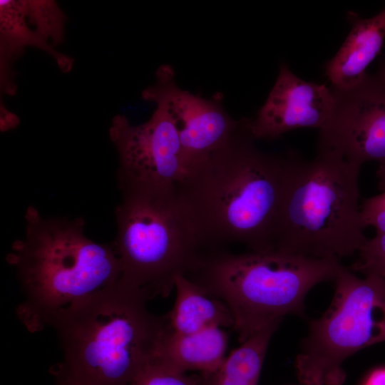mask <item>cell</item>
<instances>
[{"instance_id": "21", "label": "cell", "mask_w": 385, "mask_h": 385, "mask_svg": "<svg viewBox=\"0 0 385 385\" xmlns=\"http://www.w3.org/2000/svg\"><path fill=\"white\" fill-rule=\"evenodd\" d=\"M361 385H385V366L372 370L365 378Z\"/></svg>"}, {"instance_id": "9", "label": "cell", "mask_w": 385, "mask_h": 385, "mask_svg": "<svg viewBox=\"0 0 385 385\" xmlns=\"http://www.w3.org/2000/svg\"><path fill=\"white\" fill-rule=\"evenodd\" d=\"M332 89L334 105L319 130L318 149L329 150L361 167L385 160V77L366 74L355 86Z\"/></svg>"}, {"instance_id": "18", "label": "cell", "mask_w": 385, "mask_h": 385, "mask_svg": "<svg viewBox=\"0 0 385 385\" xmlns=\"http://www.w3.org/2000/svg\"><path fill=\"white\" fill-rule=\"evenodd\" d=\"M128 385H207L204 374L180 373L152 360Z\"/></svg>"}, {"instance_id": "22", "label": "cell", "mask_w": 385, "mask_h": 385, "mask_svg": "<svg viewBox=\"0 0 385 385\" xmlns=\"http://www.w3.org/2000/svg\"><path fill=\"white\" fill-rule=\"evenodd\" d=\"M378 178V187L379 190L385 192V160L379 163V167L376 172Z\"/></svg>"}, {"instance_id": "17", "label": "cell", "mask_w": 385, "mask_h": 385, "mask_svg": "<svg viewBox=\"0 0 385 385\" xmlns=\"http://www.w3.org/2000/svg\"><path fill=\"white\" fill-rule=\"evenodd\" d=\"M26 9L29 23L45 42L54 48L62 41L66 17L55 1H26Z\"/></svg>"}, {"instance_id": "23", "label": "cell", "mask_w": 385, "mask_h": 385, "mask_svg": "<svg viewBox=\"0 0 385 385\" xmlns=\"http://www.w3.org/2000/svg\"><path fill=\"white\" fill-rule=\"evenodd\" d=\"M56 379V385H73L71 383L63 379V377L55 374Z\"/></svg>"}, {"instance_id": "3", "label": "cell", "mask_w": 385, "mask_h": 385, "mask_svg": "<svg viewBox=\"0 0 385 385\" xmlns=\"http://www.w3.org/2000/svg\"><path fill=\"white\" fill-rule=\"evenodd\" d=\"M147 302L118 282L58 313L50 326L63 354L55 374L73 385H128L152 361L166 327Z\"/></svg>"}, {"instance_id": "4", "label": "cell", "mask_w": 385, "mask_h": 385, "mask_svg": "<svg viewBox=\"0 0 385 385\" xmlns=\"http://www.w3.org/2000/svg\"><path fill=\"white\" fill-rule=\"evenodd\" d=\"M361 167L318 149L306 160L292 151L277 219L275 250L340 261L366 243L361 217Z\"/></svg>"}, {"instance_id": "8", "label": "cell", "mask_w": 385, "mask_h": 385, "mask_svg": "<svg viewBox=\"0 0 385 385\" xmlns=\"http://www.w3.org/2000/svg\"><path fill=\"white\" fill-rule=\"evenodd\" d=\"M156 108L139 125L116 115L109 136L116 149L118 183L173 190L188 173L175 120L165 102L157 96L143 97Z\"/></svg>"}, {"instance_id": "6", "label": "cell", "mask_w": 385, "mask_h": 385, "mask_svg": "<svg viewBox=\"0 0 385 385\" xmlns=\"http://www.w3.org/2000/svg\"><path fill=\"white\" fill-rule=\"evenodd\" d=\"M340 261L277 250L233 254L212 252L190 279L230 309L242 343L289 314L304 316L307 293L333 281Z\"/></svg>"}, {"instance_id": "12", "label": "cell", "mask_w": 385, "mask_h": 385, "mask_svg": "<svg viewBox=\"0 0 385 385\" xmlns=\"http://www.w3.org/2000/svg\"><path fill=\"white\" fill-rule=\"evenodd\" d=\"M351 27L342 46L325 66L331 88L343 91L353 87L366 74V68L382 48L385 38V7L369 19L347 13Z\"/></svg>"}, {"instance_id": "5", "label": "cell", "mask_w": 385, "mask_h": 385, "mask_svg": "<svg viewBox=\"0 0 385 385\" xmlns=\"http://www.w3.org/2000/svg\"><path fill=\"white\" fill-rule=\"evenodd\" d=\"M118 186L122 197L112 245L120 265L118 282L147 301L166 297L175 277L193 274L209 252L176 188Z\"/></svg>"}, {"instance_id": "20", "label": "cell", "mask_w": 385, "mask_h": 385, "mask_svg": "<svg viewBox=\"0 0 385 385\" xmlns=\"http://www.w3.org/2000/svg\"><path fill=\"white\" fill-rule=\"evenodd\" d=\"M360 210L364 227H373L376 235L385 233V192L365 198Z\"/></svg>"}, {"instance_id": "13", "label": "cell", "mask_w": 385, "mask_h": 385, "mask_svg": "<svg viewBox=\"0 0 385 385\" xmlns=\"http://www.w3.org/2000/svg\"><path fill=\"white\" fill-rule=\"evenodd\" d=\"M227 344L224 328L180 334L170 330L166 323L153 360L180 373L210 374L225 359Z\"/></svg>"}, {"instance_id": "11", "label": "cell", "mask_w": 385, "mask_h": 385, "mask_svg": "<svg viewBox=\"0 0 385 385\" xmlns=\"http://www.w3.org/2000/svg\"><path fill=\"white\" fill-rule=\"evenodd\" d=\"M334 105L332 89L325 84L305 81L281 64L278 77L250 127L255 140H273L302 128L321 130Z\"/></svg>"}, {"instance_id": "24", "label": "cell", "mask_w": 385, "mask_h": 385, "mask_svg": "<svg viewBox=\"0 0 385 385\" xmlns=\"http://www.w3.org/2000/svg\"><path fill=\"white\" fill-rule=\"evenodd\" d=\"M378 72L385 77V61L381 63Z\"/></svg>"}, {"instance_id": "7", "label": "cell", "mask_w": 385, "mask_h": 385, "mask_svg": "<svg viewBox=\"0 0 385 385\" xmlns=\"http://www.w3.org/2000/svg\"><path fill=\"white\" fill-rule=\"evenodd\" d=\"M333 299L327 311L309 323L296 356L304 385H342L344 361L356 351L385 341V282L369 274L359 277L339 265Z\"/></svg>"}, {"instance_id": "16", "label": "cell", "mask_w": 385, "mask_h": 385, "mask_svg": "<svg viewBox=\"0 0 385 385\" xmlns=\"http://www.w3.org/2000/svg\"><path fill=\"white\" fill-rule=\"evenodd\" d=\"M279 325L256 332L227 355L215 371L204 374L207 385H258L270 339Z\"/></svg>"}, {"instance_id": "1", "label": "cell", "mask_w": 385, "mask_h": 385, "mask_svg": "<svg viewBox=\"0 0 385 385\" xmlns=\"http://www.w3.org/2000/svg\"><path fill=\"white\" fill-rule=\"evenodd\" d=\"M250 119L222 151L176 186L208 252L237 243L275 250L277 219L292 151L270 154L255 144Z\"/></svg>"}, {"instance_id": "19", "label": "cell", "mask_w": 385, "mask_h": 385, "mask_svg": "<svg viewBox=\"0 0 385 385\" xmlns=\"http://www.w3.org/2000/svg\"><path fill=\"white\" fill-rule=\"evenodd\" d=\"M358 260L350 269L362 274L383 276L385 274V233L367 240L357 252Z\"/></svg>"}, {"instance_id": "25", "label": "cell", "mask_w": 385, "mask_h": 385, "mask_svg": "<svg viewBox=\"0 0 385 385\" xmlns=\"http://www.w3.org/2000/svg\"><path fill=\"white\" fill-rule=\"evenodd\" d=\"M379 277H380V276H379ZM381 277L384 279V282H385V274H384L383 276H381Z\"/></svg>"}, {"instance_id": "10", "label": "cell", "mask_w": 385, "mask_h": 385, "mask_svg": "<svg viewBox=\"0 0 385 385\" xmlns=\"http://www.w3.org/2000/svg\"><path fill=\"white\" fill-rule=\"evenodd\" d=\"M143 97L163 99L175 120L188 173L224 150L245 126L248 118L234 120L220 98L211 99L180 88L170 66H160L156 81Z\"/></svg>"}, {"instance_id": "14", "label": "cell", "mask_w": 385, "mask_h": 385, "mask_svg": "<svg viewBox=\"0 0 385 385\" xmlns=\"http://www.w3.org/2000/svg\"><path fill=\"white\" fill-rule=\"evenodd\" d=\"M175 299L165 315L168 327L180 334H190L210 327H234L232 314L227 304L186 275L174 282Z\"/></svg>"}, {"instance_id": "15", "label": "cell", "mask_w": 385, "mask_h": 385, "mask_svg": "<svg viewBox=\"0 0 385 385\" xmlns=\"http://www.w3.org/2000/svg\"><path fill=\"white\" fill-rule=\"evenodd\" d=\"M1 22V82L3 91L14 93L15 86L11 74V64L25 47L34 46L51 55L61 68H70L71 60L58 53L45 42L29 26L26 1H0Z\"/></svg>"}, {"instance_id": "2", "label": "cell", "mask_w": 385, "mask_h": 385, "mask_svg": "<svg viewBox=\"0 0 385 385\" xmlns=\"http://www.w3.org/2000/svg\"><path fill=\"white\" fill-rule=\"evenodd\" d=\"M25 235L6 256L23 293L16 315L30 332L50 327L61 312L115 284L119 260L111 244L93 241L79 217H45L31 205Z\"/></svg>"}]
</instances>
